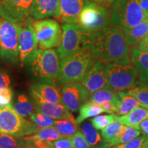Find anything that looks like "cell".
<instances>
[{
    "mask_svg": "<svg viewBox=\"0 0 148 148\" xmlns=\"http://www.w3.org/2000/svg\"><path fill=\"white\" fill-rule=\"evenodd\" d=\"M140 148H145V147H144V146H143V147H140Z\"/></svg>",
    "mask_w": 148,
    "mask_h": 148,
    "instance_id": "c3c4849f",
    "label": "cell"
},
{
    "mask_svg": "<svg viewBox=\"0 0 148 148\" xmlns=\"http://www.w3.org/2000/svg\"><path fill=\"white\" fill-rule=\"evenodd\" d=\"M54 127L64 137H72L77 131H79L78 123L74 117L71 119L56 120Z\"/></svg>",
    "mask_w": 148,
    "mask_h": 148,
    "instance_id": "83f0119b",
    "label": "cell"
},
{
    "mask_svg": "<svg viewBox=\"0 0 148 148\" xmlns=\"http://www.w3.org/2000/svg\"><path fill=\"white\" fill-rule=\"evenodd\" d=\"M106 67V64L100 60H95L85 75L82 84L90 94L101 88H110L107 80Z\"/></svg>",
    "mask_w": 148,
    "mask_h": 148,
    "instance_id": "5bb4252c",
    "label": "cell"
},
{
    "mask_svg": "<svg viewBox=\"0 0 148 148\" xmlns=\"http://www.w3.org/2000/svg\"><path fill=\"white\" fill-rule=\"evenodd\" d=\"M147 135L139 136L126 143L113 145L111 148H140L144 146Z\"/></svg>",
    "mask_w": 148,
    "mask_h": 148,
    "instance_id": "e575fe53",
    "label": "cell"
},
{
    "mask_svg": "<svg viewBox=\"0 0 148 148\" xmlns=\"http://www.w3.org/2000/svg\"><path fill=\"white\" fill-rule=\"evenodd\" d=\"M124 125L122 124L121 122L115 120L113 122L107 125L106 127L101 130V135L103 141L108 146L112 145L114 140L119 136L123 130Z\"/></svg>",
    "mask_w": 148,
    "mask_h": 148,
    "instance_id": "f1b7e54d",
    "label": "cell"
},
{
    "mask_svg": "<svg viewBox=\"0 0 148 148\" xmlns=\"http://www.w3.org/2000/svg\"><path fill=\"white\" fill-rule=\"evenodd\" d=\"M37 130L30 120L18 114L12 107L0 108V134L23 137L33 134Z\"/></svg>",
    "mask_w": 148,
    "mask_h": 148,
    "instance_id": "52a82bcc",
    "label": "cell"
},
{
    "mask_svg": "<svg viewBox=\"0 0 148 148\" xmlns=\"http://www.w3.org/2000/svg\"><path fill=\"white\" fill-rule=\"evenodd\" d=\"M95 60L90 51H78L60 58L57 82L60 85L81 82Z\"/></svg>",
    "mask_w": 148,
    "mask_h": 148,
    "instance_id": "3957f363",
    "label": "cell"
},
{
    "mask_svg": "<svg viewBox=\"0 0 148 148\" xmlns=\"http://www.w3.org/2000/svg\"><path fill=\"white\" fill-rule=\"evenodd\" d=\"M23 141V137L0 134V148H21Z\"/></svg>",
    "mask_w": 148,
    "mask_h": 148,
    "instance_id": "d6a6232c",
    "label": "cell"
},
{
    "mask_svg": "<svg viewBox=\"0 0 148 148\" xmlns=\"http://www.w3.org/2000/svg\"><path fill=\"white\" fill-rule=\"evenodd\" d=\"M140 135V130H138L137 129H135L132 127L127 126V125H124V127H123L121 133L119 135V136L114 140V141L112 143L111 146L126 143V142H128L130 140L138 137Z\"/></svg>",
    "mask_w": 148,
    "mask_h": 148,
    "instance_id": "1f68e13d",
    "label": "cell"
},
{
    "mask_svg": "<svg viewBox=\"0 0 148 148\" xmlns=\"http://www.w3.org/2000/svg\"><path fill=\"white\" fill-rule=\"evenodd\" d=\"M106 73L109 87L114 90H123L138 84V73L132 64H106Z\"/></svg>",
    "mask_w": 148,
    "mask_h": 148,
    "instance_id": "9c48e42d",
    "label": "cell"
},
{
    "mask_svg": "<svg viewBox=\"0 0 148 148\" xmlns=\"http://www.w3.org/2000/svg\"><path fill=\"white\" fill-rule=\"evenodd\" d=\"M12 108L24 118H29L35 112L34 103L25 93L18 94L12 102Z\"/></svg>",
    "mask_w": 148,
    "mask_h": 148,
    "instance_id": "603a6c76",
    "label": "cell"
},
{
    "mask_svg": "<svg viewBox=\"0 0 148 148\" xmlns=\"http://www.w3.org/2000/svg\"><path fill=\"white\" fill-rule=\"evenodd\" d=\"M144 147H145V148H148V136L146 138L145 143H144Z\"/></svg>",
    "mask_w": 148,
    "mask_h": 148,
    "instance_id": "7dc6e473",
    "label": "cell"
},
{
    "mask_svg": "<svg viewBox=\"0 0 148 148\" xmlns=\"http://www.w3.org/2000/svg\"><path fill=\"white\" fill-rule=\"evenodd\" d=\"M102 112H104L100 105L90 101H86L79 108V115L77 117L76 121L78 124H80L84 120L99 115Z\"/></svg>",
    "mask_w": 148,
    "mask_h": 148,
    "instance_id": "4316f807",
    "label": "cell"
},
{
    "mask_svg": "<svg viewBox=\"0 0 148 148\" xmlns=\"http://www.w3.org/2000/svg\"><path fill=\"white\" fill-rule=\"evenodd\" d=\"M89 1H92V2L97 3H99V4L102 5L103 6L110 9L111 5H112V3H113L116 0H89Z\"/></svg>",
    "mask_w": 148,
    "mask_h": 148,
    "instance_id": "b9f144b4",
    "label": "cell"
},
{
    "mask_svg": "<svg viewBox=\"0 0 148 148\" xmlns=\"http://www.w3.org/2000/svg\"><path fill=\"white\" fill-rule=\"evenodd\" d=\"M33 0H0V16L15 23L29 17Z\"/></svg>",
    "mask_w": 148,
    "mask_h": 148,
    "instance_id": "4fadbf2b",
    "label": "cell"
},
{
    "mask_svg": "<svg viewBox=\"0 0 148 148\" xmlns=\"http://www.w3.org/2000/svg\"><path fill=\"white\" fill-rule=\"evenodd\" d=\"M138 1L145 17L148 18V0H138Z\"/></svg>",
    "mask_w": 148,
    "mask_h": 148,
    "instance_id": "7bdbcfd3",
    "label": "cell"
},
{
    "mask_svg": "<svg viewBox=\"0 0 148 148\" xmlns=\"http://www.w3.org/2000/svg\"><path fill=\"white\" fill-rule=\"evenodd\" d=\"M127 45L135 47L148 34V18H146L139 24L123 32Z\"/></svg>",
    "mask_w": 148,
    "mask_h": 148,
    "instance_id": "44dd1931",
    "label": "cell"
},
{
    "mask_svg": "<svg viewBox=\"0 0 148 148\" xmlns=\"http://www.w3.org/2000/svg\"><path fill=\"white\" fill-rule=\"evenodd\" d=\"M138 130L143 132L144 134L148 136V119H146L140 122L138 125Z\"/></svg>",
    "mask_w": 148,
    "mask_h": 148,
    "instance_id": "ee69618b",
    "label": "cell"
},
{
    "mask_svg": "<svg viewBox=\"0 0 148 148\" xmlns=\"http://www.w3.org/2000/svg\"><path fill=\"white\" fill-rule=\"evenodd\" d=\"M115 120V116L113 114H103V115L99 114L90 119V122H91L92 125L99 130H102L106 127L107 125L110 124L112 122Z\"/></svg>",
    "mask_w": 148,
    "mask_h": 148,
    "instance_id": "836d02e7",
    "label": "cell"
},
{
    "mask_svg": "<svg viewBox=\"0 0 148 148\" xmlns=\"http://www.w3.org/2000/svg\"><path fill=\"white\" fill-rule=\"evenodd\" d=\"M110 15L109 8L88 1L79 14L77 24L84 30L94 33L110 25Z\"/></svg>",
    "mask_w": 148,
    "mask_h": 148,
    "instance_id": "ba28073f",
    "label": "cell"
},
{
    "mask_svg": "<svg viewBox=\"0 0 148 148\" xmlns=\"http://www.w3.org/2000/svg\"><path fill=\"white\" fill-rule=\"evenodd\" d=\"M90 101L100 105L105 102H110L117 106L120 102V98L117 92L110 88H101L90 94Z\"/></svg>",
    "mask_w": 148,
    "mask_h": 148,
    "instance_id": "d4e9b609",
    "label": "cell"
},
{
    "mask_svg": "<svg viewBox=\"0 0 148 148\" xmlns=\"http://www.w3.org/2000/svg\"><path fill=\"white\" fill-rule=\"evenodd\" d=\"M18 60L21 66L29 63L38 43L30 16L25 21L18 23Z\"/></svg>",
    "mask_w": 148,
    "mask_h": 148,
    "instance_id": "8fae6325",
    "label": "cell"
},
{
    "mask_svg": "<svg viewBox=\"0 0 148 148\" xmlns=\"http://www.w3.org/2000/svg\"><path fill=\"white\" fill-rule=\"evenodd\" d=\"M29 120L37 127V129L53 127L54 126L56 123V119L46 116L40 112H36V111H35L30 116Z\"/></svg>",
    "mask_w": 148,
    "mask_h": 148,
    "instance_id": "4dcf8cb0",
    "label": "cell"
},
{
    "mask_svg": "<svg viewBox=\"0 0 148 148\" xmlns=\"http://www.w3.org/2000/svg\"><path fill=\"white\" fill-rule=\"evenodd\" d=\"M89 0H58L60 16L62 23H76L81 11Z\"/></svg>",
    "mask_w": 148,
    "mask_h": 148,
    "instance_id": "e0dca14e",
    "label": "cell"
},
{
    "mask_svg": "<svg viewBox=\"0 0 148 148\" xmlns=\"http://www.w3.org/2000/svg\"><path fill=\"white\" fill-rule=\"evenodd\" d=\"M63 137L64 136L56 129V127L53 126L38 129L33 134L23 136V138L24 139L31 140L32 142L45 141L51 143Z\"/></svg>",
    "mask_w": 148,
    "mask_h": 148,
    "instance_id": "cb8c5ba5",
    "label": "cell"
},
{
    "mask_svg": "<svg viewBox=\"0 0 148 148\" xmlns=\"http://www.w3.org/2000/svg\"><path fill=\"white\" fill-rule=\"evenodd\" d=\"M62 37L56 51L63 58L81 51H92L95 42L93 32H88L76 23H62Z\"/></svg>",
    "mask_w": 148,
    "mask_h": 148,
    "instance_id": "7a4b0ae2",
    "label": "cell"
},
{
    "mask_svg": "<svg viewBox=\"0 0 148 148\" xmlns=\"http://www.w3.org/2000/svg\"><path fill=\"white\" fill-rule=\"evenodd\" d=\"M31 73L45 82L57 80L60 72V60L56 49H37L27 64Z\"/></svg>",
    "mask_w": 148,
    "mask_h": 148,
    "instance_id": "5b68a950",
    "label": "cell"
},
{
    "mask_svg": "<svg viewBox=\"0 0 148 148\" xmlns=\"http://www.w3.org/2000/svg\"><path fill=\"white\" fill-rule=\"evenodd\" d=\"M94 35L95 42L91 52L96 60L105 64H131L130 47L122 31L108 25L94 32Z\"/></svg>",
    "mask_w": 148,
    "mask_h": 148,
    "instance_id": "6da1fadb",
    "label": "cell"
},
{
    "mask_svg": "<svg viewBox=\"0 0 148 148\" xmlns=\"http://www.w3.org/2000/svg\"><path fill=\"white\" fill-rule=\"evenodd\" d=\"M114 116L115 119L121 122L122 124L138 130L140 122L148 119V110L143 107L138 106L124 115L118 116L114 114Z\"/></svg>",
    "mask_w": 148,
    "mask_h": 148,
    "instance_id": "ffe728a7",
    "label": "cell"
},
{
    "mask_svg": "<svg viewBox=\"0 0 148 148\" xmlns=\"http://www.w3.org/2000/svg\"><path fill=\"white\" fill-rule=\"evenodd\" d=\"M83 136L92 148H105L108 147V144L103 141L100 133L90 122L83 123L81 127Z\"/></svg>",
    "mask_w": 148,
    "mask_h": 148,
    "instance_id": "7402d4cb",
    "label": "cell"
},
{
    "mask_svg": "<svg viewBox=\"0 0 148 148\" xmlns=\"http://www.w3.org/2000/svg\"><path fill=\"white\" fill-rule=\"evenodd\" d=\"M100 106L101 108H103V112H108L109 114L116 113L117 106L112 104V103H111L110 102H105L103 103L102 104H100Z\"/></svg>",
    "mask_w": 148,
    "mask_h": 148,
    "instance_id": "ab89813d",
    "label": "cell"
},
{
    "mask_svg": "<svg viewBox=\"0 0 148 148\" xmlns=\"http://www.w3.org/2000/svg\"><path fill=\"white\" fill-rule=\"evenodd\" d=\"M21 148H37V147H36V146L35 145L32 141H31V140L24 139L23 143V145H22Z\"/></svg>",
    "mask_w": 148,
    "mask_h": 148,
    "instance_id": "f6af8a7d",
    "label": "cell"
},
{
    "mask_svg": "<svg viewBox=\"0 0 148 148\" xmlns=\"http://www.w3.org/2000/svg\"><path fill=\"white\" fill-rule=\"evenodd\" d=\"M138 48L140 50L143 51H148V34L143 40L138 44Z\"/></svg>",
    "mask_w": 148,
    "mask_h": 148,
    "instance_id": "60d3db41",
    "label": "cell"
},
{
    "mask_svg": "<svg viewBox=\"0 0 148 148\" xmlns=\"http://www.w3.org/2000/svg\"><path fill=\"white\" fill-rule=\"evenodd\" d=\"M125 92L136 98L139 101L140 106L148 110V84L140 83Z\"/></svg>",
    "mask_w": 148,
    "mask_h": 148,
    "instance_id": "f546056e",
    "label": "cell"
},
{
    "mask_svg": "<svg viewBox=\"0 0 148 148\" xmlns=\"http://www.w3.org/2000/svg\"><path fill=\"white\" fill-rule=\"evenodd\" d=\"M18 23L0 16V60L14 65L18 60Z\"/></svg>",
    "mask_w": 148,
    "mask_h": 148,
    "instance_id": "8992f818",
    "label": "cell"
},
{
    "mask_svg": "<svg viewBox=\"0 0 148 148\" xmlns=\"http://www.w3.org/2000/svg\"><path fill=\"white\" fill-rule=\"evenodd\" d=\"M11 77L6 70L0 69V91L10 87Z\"/></svg>",
    "mask_w": 148,
    "mask_h": 148,
    "instance_id": "74e56055",
    "label": "cell"
},
{
    "mask_svg": "<svg viewBox=\"0 0 148 148\" xmlns=\"http://www.w3.org/2000/svg\"><path fill=\"white\" fill-rule=\"evenodd\" d=\"M72 140L73 148H92L79 130L72 136Z\"/></svg>",
    "mask_w": 148,
    "mask_h": 148,
    "instance_id": "8d00e7d4",
    "label": "cell"
},
{
    "mask_svg": "<svg viewBox=\"0 0 148 148\" xmlns=\"http://www.w3.org/2000/svg\"><path fill=\"white\" fill-rule=\"evenodd\" d=\"M40 148H54V147H53V146L51 145L50 143H48L46 144V145L42 146V147H40Z\"/></svg>",
    "mask_w": 148,
    "mask_h": 148,
    "instance_id": "bcb514c9",
    "label": "cell"
},
{
    "mask_svg": "<svg viewBox=\"0 0 148 148\" xmlns=\"http://www.w3.org/2000/svg\"><path fill=\"white\" fill-rule=\"evenodd\" d=\"M130 59L137 71L140 82L148 84V51L140 50L135 46L131 50Z\"/></svg>",
    "mask_w": 148,
    "mask_h": 148,
    "instance_id": "d6986e66",
    "label": "cell"
},
{
    "mask_svg": "<svg viewBox=\"0 0 148 148\" xmlns=\"http://www.w3.org/2000/svg\"><path fill=\"white\" fill-rule=\"evenodd\" d=\"M32 26L39 49H51L60 45L62 27L58 21L51 18L36 20L32 21Z\"/></svg>",
    "mask_w": 148,
    "mask_h": 148,
    "instance_id": "30bf717a",
    "label": "cell"
},
{
    "mask_svg": "<svg viewBox=\"0 0 148 148\" xmlns=\"http://www.w3.org/2000/svg\"><path fill=\"white\" fill-rule=\"evenodd\" d=\"M118 95L120 98V102L117 106L116 115L122 116L128 113L133 109L140 106L139 101L136 98L127 94L126 92L118 91Z\"/></svg>",
    "mask_w": 148,
    "mask_h": 148,
    "instance_id": "484cf974",
    "label": "cell"
},
{
    "mask_svg": "<svg viewBox=\"0 0 148 148\" xmlns=\"http://www.w3.org/2000/svg\"><path fill=\"white\" fill-rule=\"evenodd\" d=\"M13 96V90L11 87L0 91V108L7 106L12 107Z\"/></svg>",
    "mask_w": 148,
    "mask_h": 148,
    "instance_id": "d590c367",
    "label": "cell"
},
{
    "mask_svg": "<svg viewBox=\"0 0 148 148\" xmlns=\"http://www.w3.org/2000/svg\"><path fill=\"white\" fill-rule=\"evenodd\" d=\"M89 95L88 90L79 82L64 84L61 89L62 103L72 112H78Z\"/></svg>",
    "mask_w": 148,
    "mask_h": 148,
    "instance_id": "7c38bea8",
    "label": "cell"
},
{
    "mask_svg": "<svg viewBox=\"0 0 148 148\" xmlns=\"http://www.w3.org/2000/svg\"><path fill=\"white\" fill-rule=\"evenodd\" d=\"M30 95L34 101L35 111L36 112H40L56 120L73 118L71 112L62 103L48 102L36 95Z\"/></svg>",
    "mask_w": 148,
    "mask_h": 148,
    "instance_id": "9a60e30c",
    "label": "cell"
},
{
    "mask_svg": "<svg viewBox=\"0 0 148 148\" xmlns=\"http://www.w3.org/2000/svg\"><path fill=\"white\" fill-rule=\"evenodd\" d=\"M110 24L123 32L146 18L138 0H116L110 8Z\"/></svg>",
    "mask_w": 148,
    "mask_h": 148,
    "instance_id": "277c9868",
    "label": "cell"
},
{
    "mask_svg": "<svg viewBox=\"0 0 148 148\" xmlns=\"http://www.w3.org/2000/svg\"><path fill=\"white\" fill-rule=\"evenodd\" d=\"M58 0H33L31 5L29 16L35 20L49 17L59 18Z\"/></svg>",
    "mask_w": 148,
    "mask_h": 148,
    "instance_id": "2e32d148",
    "label": "cell"
},
{
    "mask_svg": "<svg viewBox=\"0 0 148 148\" xmlns=\"http://www.w3.org/2000/svg\"><path fill=\"white\" fill-rule=\"evenodd\" d=\"M50 144L54 148H73L72 137H63L54 141Z\"/></svg>",
    "mask_w": 148,
    "mask_h": 148,
    "instance_id": "f35d334b",
    "label": "cell"
},
{
    "mask_svg": "<svg viewBox=\"0 0 148 148\" xmlns=\"http://www.w3.org/2000/svg\"><path fill=\"white\" fill-rule=\"evenodd\" d=\"M29 93L36 95L48 102L62 103L61 91L52 82L42 81L32 84L29 87Z\"/></svg>",
    "mask_w": 148,
    "mask_h": 148,
    "instance_id": "ac0fdd59",
    "label": "cell"
}]
</instances>
